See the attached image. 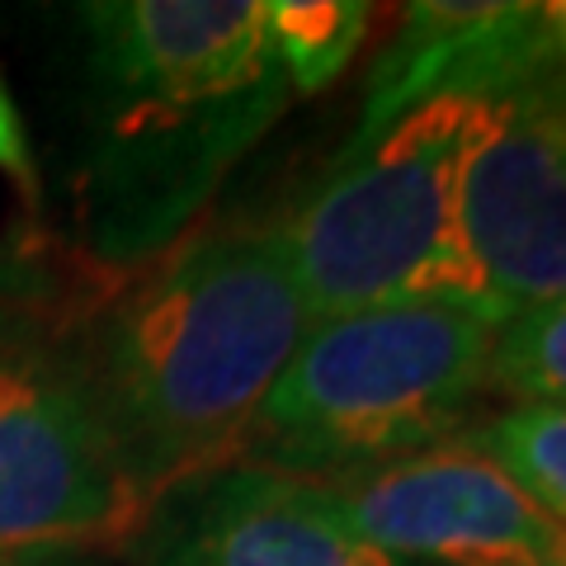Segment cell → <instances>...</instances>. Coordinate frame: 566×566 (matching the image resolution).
I'll return each instance as SVG.
<instances>
[{
  "instance_id": "cell-1",
  "label": "cell",
  "mask_w": 566,
  "mask_h": 566,
  "mask_svg": "<svg viewBox=\"0 0 566 566\" xmlns=\"http://www.w3.org/2000/svg\"><path fill=\"white\" fill-rule=\"evenodd\" d=\"M76 14L85 237L99 260L142 264L199 218L293 85L260 0H95Z\"/></svg>"
},
{
  "instance_id": "cell-2",
  "label": "cell",
  "mask_w": 566,
  "mask_h": 566,
  "mask_svg": "<svg viewBox=\"0 0 566 566\" xmlns=\"http://www.w3.org/2000/svg\"><path fill=\"white\" fill-rule=\"evenodd\" d=\"M307 326L274 227L189 241L123 297L85 392L151 505L227 468Z\"/></svg>"
},
{
  "instance_id": "cell-3",
  "label": "cell",
  "mask_w": 566,
  "mask_h": 566,
  "mask_svg": "<svg viewBox=\"0 0 566 566\" xmlns=\"http://www.w3.org/2000/svg\"><path fill=\"white\" fill-rule=\"evenodd\" d=\"M482 99H430L335 166L274 232L312 322L378 307H458L491 326V293L463 232V166Z\"/></svg>"
},
{
  "instance_id": "cell-4",
  "label": "cell",
  "mask_w": 566,
  "mask_h": 566,
  "mask_svg": "<svg viewBox=\"0 0 566 566\" xmlns=\"http://www.w3.org/2000/svg\"><path fill=\"white\" fill-rule=\"evenodd\" d=\"M495 331L458 307H378L307 326L245 430L255 468L354 476L458 444L491 392Z\"/></svg>"
},
{
  "instance_id": "cell-5",
  "label": "cell",
  "mask_w": 566,
  "mask_h": 566,
  "mask_svg": "<svg viewBox=\"0 0 566 566\" xmlns=\"http://www.w3.org/2000/svg\"><path fill=\"white\" fill-rule=\"evenodd\" d=\"M147 515L91 392L43 359L0 354V557L109 543Z\"/></svg>"
},
{
  "instance_id": "cell-6",
  "label": "cell",
  "mask_w": 566,
  "mask_h": 566,
  "mask_svg": "<svg viewBox=\"0 0 566 566\" xmlns=\"http://www.w3.org/2000/svg\"><path fill=\"white\" fill-rule=\"evenodd\" d=\"M316 486L354 538L401 566H566V528L463 439Z\"/></svg>"
},
{
  "instance_id": "cell-7",
  "label": "cell",
  "mask_w": 566,
  "mask_h": 566,
  "mask_svg": "<svg viewBox=\"0 0 566 566\" xmlns=\"http://www.w3.org/2000/svg\"><path fill=\"white\" fill-rule=\"evenodd\" d=\"M463 232L510 312L566 297V62L476 104Z\"/></svg>"
},
{
  "instance_id": "cell-8",
  "label": "cell",
  "mask_w": 566,
  "mask_h": 566,
  "mask_svg": "<svg viewBox=\"0 0 566 566\" xmlns=\"http://www.w3.org/2000/svg\"><path fill=\"white\" fill-rule=\"evenodd\" d=\"M142 566H401L354 538L316 482L218 468L151 505Z\"/></svg>"
},
{
  "instance_id": "cell-9",
  "label": "cell",
  "mask_w": 566,
  "mask_h": 566,
  "mask_svg": "<svg viewBox=\"0 0 566 566\" xmlns=\"http://www.w3.org/2000/svg\"><path fill=\"white\" fill-rule=\"evenodd\" d=\"M543 6L505 0H420L378 52L364 85V114L340 156H359L430 99H495L557 66Z\"/></svg>"
},
{
  "instance_id": "cell-10",
  "label": "cell",
  "mask_w": 566,
  "mask_h": 566,
  "mask_svg": "<svg viewBox=\"0 0 566 566\" xmlns=\"http://www.w3.org/2000/svg\"><path fill=\"white\" fill-rule=\"evenodd\" d=\"M264 33L293 95H322L364 48L374 6L359 0H260Z\"/></svg>"
},
{
  "instance_id": "cell-11",
  "label": "cell",
  "mask_w": 566,
  "mask_h": 566,
  "mask_svg": "<svg viewBox=\"0 0 566 566\" xmlns=\"http://www.w3.org/2000/svg\"><path fill=\"white\" fill-rule=\"evenodd\" d=\"M463 444L491 458L547 520L566 528V411L562 406H510L476 420Z\"/></svg>"
},
{
  "instance_id": "cell-12",
  "label": "cell",
  "mask_w": 566,
  "mask_h": 566,
  "mask_svg": "<svg viewBox=\"0 0 566 566\" xmlns=\"http://www.w3.org/2000/svg\"><path fill=\"white\" fill-rule=\"evenodd\" d=\"M491 387L566 411V297L510 312L491 340Z\"/></svg>"
},
{
  "instance_id": "cell-13",
  "label": "cell",
  "mask_w": 566,
  "mask_h": 566,
  "mask_svg": "<svg viewBox=\"0 0 566 566\" xmlns=\"http://www.w3.org/2000/svg\"><path fill=\"white\" fill-rule=\"evenodd\" d=\"M0 170L10 175H29V147H24V123H20V109L0 81Z\"/></svg>"
},
{
  "instance_id": "cell-14",
  "label": "cell",
  "mask_w": 566,
  "mask_h": 566,
  "mask_svg": "<svg viewBox=\"0 0 566 566\" xmlns=\"http://www.w3.org/2000/svg\"><path fill=\"white\" fill-rule=\"evenodd\" d=\"M543 20H547V33H553L557 57L566 62V0H553V6H543Z\"/></svg>"
},
{
  "instance_id": "cell-15",
  "label": "cell",
  "mask_w": 566,
  "mask_h": 566,
  "mask_svg": "<svg viewBox=\"0 0 566 566\" xmlns=\"http://www.w3.org/2000/svg\"><path fill=\"white\" fill-rule=\"evenodd\" d=\"M0 566H43V562H10V557H0Z\"/></svg>"
}]
</instances>
